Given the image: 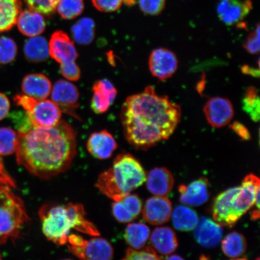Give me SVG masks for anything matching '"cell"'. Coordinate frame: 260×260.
<instances>
[{
	"label": "cell",
	"mask_w": 260,
	"mask_h": 260,
	"mask_svg": "<svg viewBox=\"0 0 260 260\" xmlns=\"http://www.w3.org/2000/svg\"><path fill=\"white\" fill-rule=\"evenodd\" d=\"M121 260H162L153 248L147 246L142 251L129 248L126 250L124 258Z\"/></svg>",
	"instance_id": "35"
},
{
	"label": "cell",
	"mask_w": 260,
	"mask_h": 260,
	"mask_svg": "<svg viewBox=\"0 0 260 260\" xmlns=\"http://www.w3.org/2000/svg\"><path fill=\"white\" fill-rule=\"evenodd\" d=\"M252 9L251 0H220L217 14L223 23L233 25L243 21Z\"/></svg>",
	"instance_id": "12"
},
{
	"label": "cell",
	"mask_w": 260,
	"mask_h": 260,
	"mask_svg": "<svg viewBox=\"0 0 260 260\" xmlns=\"http://www.w3.org/2000/svg\"><path fill=\"white\" fill-rule=\"evenodd\" d=\"M172 212L171 201L161 196H155L146 201L142 215L146 222L158 225L170 220Z\"/></svg>",
	"instance_id": "13"
},
{
	"label": "cell",
	"mask_w": 260,
	"mask_h": 260,
	"mask_svg": "<svg viewBox=\"0 0 260 260\" xmlns=\"http://www.w3.org/2000/svg\"><path fill=\"white\" fill-rule=\"evenodd\" d=\"M16 24L22 35L30 38L38 37L46 28L44 16L40 12L30 9L22 11Z\"/></svg>",
	"instance_id": "22"
},
{
	"label": "cell",
	"mask_w": 260,
	"mask_h": 260,
	"mask_svg": "<svg viewBox=\"0 0 260 260\" xmlns=\"http://www.w3.org/2000/svg\"><path fill=\"white\" fill-rule=\"evenodd\" d=\"M146 186L155 196L164 197L170 192L174 184L171 172L165 168H155L146 175Z\"/></svg>",
	"instance_id": "20"
},
{
	"label": "cell",
	"mask_w": 260,
	"mask_h": 260,
	"mask_svg": "<svg viewBox=\"0 0 260 260\" xmlns=\"http://www.w3.org/2000/svg\"><path fill=\"white\" fill-rule=\"evenodd\" d=\"M166 260H184L183 258H181L180 256L177 255H172L168 257Z\"/></svg>",
	"instance_id": "44"
},
{
	"label": "cell",
	"mask_w": 260,
	"mask_h": 260,
	"mask_svg": "<svg viewBox=\"0 0 260 260\" xmlns=\"http://www.w3.org/2000/svg\"><path fill=\"white\" fill-rule=\"evenodd\" d=\"M95 8L103 12H112L121 7L123 0H92Z\"/></svg>",
	"instance_id": "38"
},
{
	"label": "cell",
	"mask_w": 260,
	"mask_h": 260,
	"mask_svg": "<svg viewBox=\"0 0 260 260\" xmlns=\"http://www.w3.org/2000/svg\"><path fill=\"white\" fill-rule=\"evenodd\" d=\"M21 88L25 95L37 100H43L50 95L52 85L50 80L45 75L35 73L24 77Z\"/></svg>",
	"instance_id": "21"
},
{
	"label": "cell",
	"mask_w": 260,
	"mask_h": 260,
	"mask_svg": "<svg viewBox=\"0 0 260 260\" xmlns=\"http://www.w3.org/2000/svg\"><path fill=\"white\" fill-rule=\"evenodd\" d=\"M243 109L248 113L253 121L259 119L260 102L258 91L255 87L250 86L246 89L243 100Z\"/></svg>",
	"instance_id": "31"
},
{
	"label": "cell",
	"mask_w": 260,
	"mask_h": 260,
	"mask_svg": "<svg viewBox=\"0 0 260 260\" xmlns=\"http://www.w3.org/2000/svg\"><path fill=\"white\" fill-rule=\"evenodd\" d=\"M68 243L70 251L81 260H111L113 256L111 244L103 238L86 240L73 234L68 236Z\"/></svg>",
	"instance_id": "7"
},
{
	"label": "cell",
	"mask_w": 260,
	"mask_h": 260,
	"mask_svg": "<svg viewBox=\"0 0 260 260\" xmlns=\"http://www.w3.org/2000/svg\"><path fill=\"white\" fill-rule=\"evenodd\" d=\"M18 53V48L12 39L0 37V64H6L14 61Z\"/></svg>",
	"instance_id": "33"
},
{
	"label": "cell",
	"mask_w": 260,
	"mask_h": 260,
	"mask_svg": "<svg viewBox=\"0 0 260 260\" xmlns=\"http://www.w3.org/2000/svg\"><path fill=\"white\" fill-rule=\"evenodd\" d=\"M29 9L41 14L50 15L56 10L59 0H24Z\"/></svg>",
	"instance_id": "34"
},
{
	"label": "cell",
	"mask_w": 260,
	"mask_h": 260,
	"mask_svg": "<svg viewBox=\"0 0 260 260\" xmlns=\"http://www.w3.org/2000/svg\"><path fill=\"white\" fill-rule=\"evenodd\" d=\"M235 187L223 191L216 198L213 205V217L221 226L232 228L239 218L234 211L231 203Z\"/></svg>",
	"instance_id": "14"
},
{
	"label": "cell",
	"mask_w": 260,
	"mask_h": 260,
	"mask_svg": "<svg viewBox=\"0 0 260 260\" xmlns=\"http://www.w3.org/2000/svg\"><path fill=\"white\" fill-rule=\"evenodd\" d=\"M142 209V201L136 194H128L112 204L113 216L121 223L132 222L137 218Z\"/></svg>",
	"instance_id": "19"
},
{
	"label": "cell",
	"mask_w": 260,
	"mask_h": 260,
	"mask_svg": "<svg viewBox=\"0 0 260 260\" xmlns=\"http://www.w3.org/2000/svg\"><path fill=\"white\" fill-rule=\"evenodd\" d=\"M222 249L223 253L229 257H239L246 251L247 242L245 237L237 232L229 234L222 240Z\"/></svg>",
	"instance_id": "29"
},
{
	"label": "cell",
	"mask_w": 260,
	"mask_h": 260,
	"mask_svg": "<svg viewBox=\"0 0 260 260\" xmlns=\"http://www.w3.org/2000/svg\"><path fill=\"white\" fill-rule=\"evenodd\" d=\"M118 148L113 136L107 130L92 133L87 142V149L93 157L106 160L111 157Z\"/></svg>",
	"instance_id": "16"
},
{
	"label": "cell",
	"mask_w": 260,
	"mask_h": 260,
	"mask_svg": "<svg viewBox=\"0 0 260 260\" xmlns=\"http://www.w3.org/2000/svg\"><path fill=\"white\" fill-rule=\"evenodd\" d=\"M256 260H259V258H256Z\"/></svg>",
	"instance_id": "47"
},
{
	"label": "cell",
	"mask_w": 260,
	"mask_h": 260,
	"mask_svg": "<svg viewBox=\"0 0 260 260\" xmlns=\"http://www.w3.org/2000/svg\"><path fill=\"white\" fill-rule=\"evenodd\" d=\"M149 236L150 230L145 223H129L125 230V241L133 249L140 250L144 248Z\"/></svg>",
	"instance_id": "26"
},
{
	"label": "cell",
	"mask_w": 260,
	"mask_h": 260,
	"mask_svg": "<svg viewBox=\"0 0 260 260\" xmlns=\"http://www.w3.org/2000/svg\"><path fill=\"white\" fill-rule=\"evenodd\" d=\"M60 72L65 79L74 81L80 79L81 71L76 62L60 65Z\"/></svg>",
	"instance_id": "39"
},
{
	"label": "cell",
	"mask_w": 260,
	"mask_h": 260,
	"mask_svg": "<svg viewBox=\"0 0 260 260\" xmlns=\"http://www.w3.org/2000/svg\"><path fill=\"white\" fill-rule=\"evenodd\" d=\"M64 260H71V259H64Z\"/></svg>",
	"instance_id": "48"
},
{
	"label": "cell",
	"mask_w": 260,
	"mask_h": 260,
	"mask_svg": "<svg viewBox=\"0 0 260 260\" xmlns=\"http://www.w3.org/2000/svg\"><path fill=\"white\" fill-rule=\"evenodd\" d=\"M194 230V236L197 241L206 248L216 246L223 236L222 226L207 217H203L198 220Z\"/></svg>",
	"instance_id": "18"
},
{
	"label": "cell",
	"mask_w": 260,
	"mask_h": 260,
	"mask_svg": "<svg viewBox=\"0 0 260 260\" xmlns=\"http://www.w3.org/2000/svg\"><path fill=\"white\" fill-rule=\"evenodd\" d=\"M178 61L173 52L164 48L152 51L149 58V68L152 76L164 81L171 77L178 69Z\"/></svg>",
	"instance_id": "9"
},
{
	"label": "cell",
	"mask_w": 260,
	"mask_h": 260,
	"mask_svg": "<svg viewBox=\"0 0 260 260\" xmlns=\"http://www.w3.org/2000/svg\"><path fill=\"white\" fill-rule=\"evenodd\" d=\"M209 182L206 177H201L187 186L181 185L178 188L181 202L193 207L206 203L209 198Z\"/></svg>",
	"instance_id": "15"
},
{
	"label": "cell",
	"mask_w": 260,
	"mask_h": 260,
	"mask_svg": "<svg viewBox=\"0 0 260 260\" xmlns=\"http://www.w3.org/2000/svg\"><path fill=\"white\" fill-rule=\"evenodd\" d=\"M146 179L139 161L124 152L117 155L112 167L100 175L96 187L106 197L117 201L142 186Z\"/></svg>",
	"instance_id": "4"
},
{
	"label": "cell",
	"mask_w": 260,
	"mask_h": 260,
	"mask_svg": "<svg viewBox=\"0 0 260 260\" xmlns=\"http://www.w3.org/2000/svg\"><path fill=\"white\" fill-rule=\"evenodd\" d=\"M251 216L252 220L258 219L259 217V210L258 209L253 210L251 213Z\"/></svg>",
	"instance_id": "43"
},
{
	"label": "cell",
	"mask_w": 260,
	"mask_h": 260,
	"mask_svg": "<svg viewBox=\"0 0 260 260\" xmlns=\"http://www.w3.org/2000/svg\"><path fill=\"white\" fill-rule=\"evenodd\" d=\"M21 12L20 0H0V34L14 27Z\"/></svg>",
	"instance_id": "25"
},
{
	"label": "cell",
	"mask_w": 260,
	"mask_h": 260,
	"mask_svg": "<svg viewBox=\"0 0 260 260\" xmlns=\"http://www.w3.org/2000/svg\"><path fill=\"white\" fill-rule=\"evenodd\" d=\"M42 229L46 238L58 245L68 243L73 230L85 235L99 236V231L86 217L83 205L47 204L39 211Z\"/></svg>",
	"instance_id": "3"
},
{
	"label": "cell",
	"mask_w": 260,
	"mask_h": 260,
	"mask_svg": "<svg viewBox=\"0 0 260 260\" xmlns=\"http://www.w3.org/2000/svg\"><path fill=\"white\" fill-rule=\"evenodd\" d=\"M14 101L24 109L32 126L50 128L60 121L61 110L52 101L37 100L26 95H16Z\"/></svg>",
	"instance_id": "6"
},
{
	"label": "cell",
	"mask_w": 260,
	"mask_h": 260,
	"mask_svg": "<svg viewBox=\"0 0 260 260\" xmlns=\"http://www.w3.org/2000/svg\"><path fill=\"white\" fill-rule=\"evenodd\" d=\"M24 53L29 62H44L50 57L48 42L46 39L40 36L30 38L25 43Z\"/></svg>",
	"instance_id": "24"
},
{
	"label": "cell",
	"mask_w": 260,
	"mask_h": 260,
	"mask_svg": "<svg viewBox=\"0 0 260 260\" xmlns=\"http://www.w3.org/2000/svg\"><path fill=\"white\" fill-rule=\"evenodd\" d=\"M16 161L30 174L48 179L67 171L77 154V133L60 121L50 128L29 125L19 129Z\"/></svg>",
	"instance_id": "1"
},
{
	"label": "cell",
	"mask_w": 260,
	"mask_h": 260,
	"mask_svg": "<svg viewBox=\"0 0 260 260\" xmlns=\"http://www.w3.org/2000/svg\"><path fill=\"white\" fill-rule=\"evenodd\" d=\"M51 100L61 112L79 118L76 110L79 107L80 94L77 87L69 81L60 80L51 89Z\"/></svg>",
	"instance_id": "8"
},
{
	"label": "cell",
	"mask_w": 260,
	"mask_h": 260,
	"mask_svg": "<svg viewBox=\"0 0 260 260\" xmlns=\"http://www.w3.org/2000/svg\"><path fill=\"white\" fill-rule=\"evenodd\" d=\"M204 113L211 126L214 128H221L232 121L235 110L229 100L217 96L208 101L204 106Z\"/></svg>",
	"instance_id": "10"
},
{
	"label": "cell",
	"mask_w": 260,
	"mask_h": 260,
	"mask_svg": "<svg viewBox=\"0 0 260 260\" xmlns=\"http://www.w3.org/2000/svg\"><path fill=\"white\" fill-rule=\"evenodd\" d=\"M140 9L146 15L155 16L161 14L166 0H139Z\"/></svg>",
	"instance_id": "36"
},
{
	"label": "cell",
	"mask_w": 260,
	"mask_h": 260,
	"mask_svg": "<svg viewBox=\"0 0 260 260\" xmlns=\"http://www.w3.org/2000/svg\"><path fill=\"white\" fill-rule=\"evenodd\" d=\"M15 181L0 156V246L17 239L22 228L29 222L23 201L14 192Z\"/></svg>",
	"instance_id": "5"
},
{
	"label": "cell",
	"mask_w": 260,
	"mask_h": 260,
	"mask_svg": "<svg viewBox=\"0 0 260 260\" xmlns=\"http://www.w3.org/2000/svg\"><path fill=\"white\" fill-rule=\"evenodd\" d=\"M231 260H248L246 258H237L236 259H231Z\"/></svg>",
	"instance_id": "45"
},
{
	"label": "cell",
	"mask_w": 260,
	"mask_h": 260,
	"mask_svg": "<svg viewBox=\"0 0 260 260\" xmlns=\"http://www.w3.org/2000/svg\"><path fill=\"white\" fill-rule=\"evenodd\" d=\"M242 71L243 73L246 74L251 75V76L253 77H259V70L253 69V68H250L249 67L247 66V65L242 67Z\"/></svg>",
	"instance_id": "42"
},
{
	"label": "cell",
	"mask_w": 260,
	"mask_h": 260,
	"mask_svg": "<svg viewBox=\"0 0 260 260\" xmlns=\"http://www.w3.org/2000/svg\"><path fill=\"white\" fill-rule=\"evenodd\" d=\"M18 144V133L11 128L0 127V156L12 155Z\"/></svg>",
	"instance_id": "30"
},
{
	"label": "cell",
	"mask_w": 260,
	"mask_h": 260,
	"mask_svg": "<svg viewBox=\"0 0 260 260\" xmlns=\"http://www.w3.org/2000/svg\"><path fill=\"white\" fill-rule=\"evenodd\" d=\"M74 40L80 45L92 43L95 36V24L92 19L83 18L71 28Z\"/></svg>",
	"instance_id": "28"
},
{
	"label": "cell",
	"mask_w": 260,
	"mask_h": 260,
	"mask_svg": "<svg viewBox=\"0 0 260 260\" xmlns=\"http://www.w3.org/2000/svg\"><path fill=\"white\" fill-rule=\"evenodd\" d=\"M48 44L50 56L60 65L76 62L79 54L74 42L64 32L55 31Z\"/></svg>",
	"instance_id": "11"
},
{
	"label": "cell",
	"mask_w": 260,
	"mask_h": 260,
	"mask_svg": "<svg viewBox=\"0 0 260 260\" xmlns=\"http://www.w3.org/2000/svg\"><path fill=\"white\" fill-rule=\"evenodd\" d=\"M0 260H2V256H1V255H0Z\"/></svg>",
	"instance_id": "46"
},
{
	"label": "cell",
	"mask_w": 260,
	"mask_h": 260,
	"mask_svg": "<svg viewBox=\"0 0 260 260\" xmlns=\"http://www.w3.org/2000/svg\"><path fill=\"white\" fill-rule=\"evenodd\" d=\"M231 128L244 141H249L251 139V136L249 130L242 123L237 121L233 122L231 125Z\"/></svg>",
	"instance_id": "40"
},
{
	"label": "cell",
	"mask_w": 260,
	"mask_h": 260,
	"mask_svg": "<svg viewBox=\"0 0 260 260\" xmlns=\"http://www.w3.org/2000/svg\"><path fill=\"white\" fill-rule=\"evenodd\" d=\"M243 47L249 53L255 54L259 51V25L250 34L243 44Z\"/></svg>",
	"instance_id": "37"
},
{
	"label": "cell",
	"mask_w": 260,
	"mask_h": 260,
	"mask_svg": "<svg viewBox=\"0 0 260 260\" xmlns=\"http://www.w3.org/2000/svg\"><path fill=\"white\" fill-rule=\"evenodd\" d=\"M120 116L126 141L135 148L146 150L171 137L180 121L181 110L149 86L126 99Z\"/></svg>",
	"instance_id": "2"
},
{
	"label": "cell",
	"mask_w": 260,
	"mask_h": 260,
	"mask_svg": "<svg viewBox=\"0 0 260 260\" xmlns=\"http://www.w3.org/2000/svg\"><path fill=\"white\" fill-rule=\"evenodd\" d=\"M92 90L91 109L96 114L106 112L116 99L118 92L115 87L109 80L102 79L96 81Z\"/></svg>",
	"instance_id": "17"
},
{
	"label": "cell",
	"mask_w": 260,
	"mask_h": 260,
	"mask_svg": "<svg viewBox=\"0 0 260 260\" xmlns=\"http://www.w3.org/2000/svg\"><path fill=\"white\" fill-rule=\"evenodd\" d=\"M11 109V103L5 93L0 92V121L9 115Z\"/></svg>",
	"instance_id": "41"
},
{
	"label": "cell",
	"mask_w": 260,
	"mask_h": 260,
	"mask_svg": "<svg viewBox=\"0 0 260 260\" xmlns=\"http://www.w3.org/2000/svg\"><path fill=\"white\" fill-rule=\"evenodd\" d=\"M84 8L83 0H59L56 9L65 19H73L80 16Z\"/></svg>",
	"instance_id": "32"
},
{
	"label": "cell",
	"mask_w": 260,
	"mask_h": 260,
	"mask_svg": "<svg viewBox=\"0 0 260 260\" xmlns=\"http://www.w3.org/2000/svg\"><path fill=\"white\" fill-rule=\"evenodd\" d=\"M152 246L162 255H170L178 248L176 234L171 228L158 227L152 232L151 236Z\"/></svg>",
	"instance_id": "23"
},
{
	"label": "cell",
	"mask_w": 260,
	"mask_h": 260,
	"mask_svg": "<svg viewBox=\"0 0 260 260\" xmlns=\"http://www.w3.org/2000/svg\"><path fill=\"white\" fill-rule=\"evenodd\" d=\"M172 221L175 229L181 232H190L197 225L198 217L193 209L184 206H178L172 214Z\"/></svg>",
	"instance_id": "27"
}]
</instances>
